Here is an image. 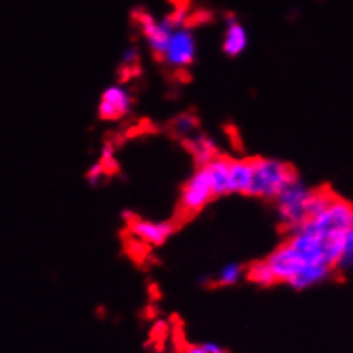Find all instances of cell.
Wrapping results in <instances>:
<instances>
[{
    "mask_svg": "<svg viewBox=\"0 0 353 353\" xmlns=\"http://www.w3.org/2000/svg\"><path fill=\"white\" fill-rule=\"evenodd\" d=\"M194 127H196V118L192 117V114H183L174 123V130L179 135H188V133L193 132Z\"/></svg>",
    "mask_w": 353,
    "mask_h": 353,
    "instance_id": "9a60e30c",
    "label": "cell"
},
{
    "mask_svg": "<svg viewBox=\"0 0 353 353\" xmlns=\"http://www.w3.org/2000/svg\"><path fill=\"white\" fill-rule=\"evenodd\" d=\"M190 149H192L194 159L198 161V164L203 165L208 161L215 157V143L214 140L208 139L205 135H198L194 139L190 140Z\"/></svg>",
    "mask_w": 353,
    "mask_h": 353,
    "instance_id": "8fae6325",
    "label": "cell"
},
{
    "mask_svg": "<svg viewBox=\"0 0 353 353\" xmlns=\"http://www.w3.org/2000/svg\"><path fill=\"white\" fill-rule=\"evenodd\" d=\"M299 179V174L292 165L276 159H253V181L250 196L275 200L290 183Z\"/></svg>",
    "mask_w": 353,
    "mask_h": 353,
    "instance_id": "6da1fadb",
    "label": "cell"
},
{
    "mask_svg": "<svg viewBox=\"0 0 353 353\" xmlns=\"http://www.w3.org/2000/svg\"><path fill=\"white\" fill-rule=\"evenodd\" d=\"M137 21H139V26L143 32L147 45L152 50L154 55L159 57V59L162 52H164L165 45H168L171 32L174 31L176 26H181V21L176 19V17H165V19L157 21L156 17L147 12L140 14Z\"/></svg>",
    "mask_w": 353,
    "mask_h": 353,
    "instance_id": "5b68a950",
    "label": "cell"
},
{
    "mask_svg": "<svg viewBox=\"0 0 353 353\" xmlns=\"http://www.w3.org/2000/svg\"><path fill=\"white\" fill-rule=\"evenodd\" d=\"M244 276V268L237 263H227V265L222 266L219 270V273L215 275V283L217 285H224V287H232L236 283L241 282V279Z\"/></svg>",
    "mask_w": 353,
    "mask_h": 353,
    "instance_id": "4fadbf2b",
    "label": "cell"
},
{
    "mask_svg": "<svg viewBox=\"0 0 353 353\" xmlns=\"http://www.w3.org/2000/svg\"><path fill=\"white\" fill-rule=\"evenodd\" d=\"M201 347H203V350L207 353H225L224 348H222L221 345L214 343V341H207V343H201Z\"/></svg>",
    "mask_w": 353,
    "mask_h": 353,
    "instance_id": "e0dca14e",
    "label": "cell"
},
{
    "mask_svg": "<svg viewBox=\"0 0 353 353\" xmlns=\"http://www.w3.org/2000/svg\"><path fill=\"white\" fill-rule=\"evenodd\" d=\"M132 104V94L127 89L121 88V85H110L101 96L97 113H99L101 120H120L130 113Z\"/></svg>",
    "mask_w": 353,
    "mask_h": 353,
    "instance_id": "8992f818",
    "label": "cell"
},
{
    "mask_svg": "<svg viewBox=\"0 0 353 353\" xmlns=\"http://www.w3.org/2000/svg\"><path fill=\"white\" fill-rule=\"evenodd\" d=\"M350 270H353V224L345 232L341 254L338 258L336 265H334V272L338 273L350 272Z\"/></svg>",
    "mask_w": 353,
    "mask_h": 353,
    "instance_id": "7c38bea8",
    "label": "cell"
},
{
    "mask_svg": "<svg viewBox=\"0 0 353 353\" xmlns=\"http://www.w3.org/2000/svg\"><path fill=\"white\" fill-rule=\"evenodd\" d=\"M185 353H207V352L203 350V347H201V345H192V347L186 348Z\"/></svg>",
    "mask_w": 353,
    "mask_h": 353,
    "instance_id": "d6986e66",
    "label": "cell"
},
{
    "mask_svg": "<svg viewBox=\"0 0 353 353\" xmlns=\"http://www.w3.org/2000/svg\"><path fill=\"white\" fill-rule=\"evenodd\" d=\"M253 181V159L232 161L229 164V190L230 193L248 194Z\"/></svg>",
    "mask_w": 353,
    "mask_h": 353,
    "instance_id": "9c48e42d",
    "label": "cell"
},
{
    "mask_svg": "<svg viewBox=\"0 0 353 353\" xmlns=\"http://www.w3.org/2000/svg\"><path fill=\"white\" fill-rule=\"evenodd\" d=\"M229 164L230 159L227 157L215 156L207 164H203L205 171H207L208 179L212 183V190H214L215 196H224L230 194L229 190Z\"/></svg>",
    "mask_w": 353,
    "mask_h": 353,
    "instance_id": "30bf717a",
    "label": "cell"
},
{
    "mask_svg": "<svg viewBox=\"0 0 353 353\" xmlns=\"http://www.w3.org/2000/svg\"><path fill=\"white\" fill-rule=\"evenodd\" d=\"M248 279L259 287L275 285V280H273L272 272H270L268 266L265 265V261L254 263V265L248 270Z\"/></svg>",
    "mask_w": 353,
    "mask_h": 353,
    "instance_id": "5bb4252c",
    "label": "cell"
},
{
    "mask_svg": "<svg viewBox=\"0 0 353 353\" xmlns=\"http://www.w3.org/2000/svg\"><path fill=\"white\" fill-rule=\"evenodd\" d=\"M311 194L312 190L307 188L299 178L275 198L280 221L289 229L301 225L305 219H309V198H311Z\"/></svg>",
    "mask_w": 353,
    "mask_h": 353,
    "instance_id": "7a4b0ae2",
    "label": "cell"
},
{
    "mask_svg": "<svg viewBox=\"0 0 353 353\" xmlns=\"http://www.w3.org/2000/svg\"><path fill=\"white\" fill-rule=\"evenodd\" d=\"M130 229H132V234L137 239L142 241V243L152 244V246L164 244L174 232V225L171 222L140 221V219L130 222Z\"/></svg>",
    "mask_w": 353,
    "mask_h": 353,
    "instance_id": "52a82bcc",
    "label": "cell"
},
{
    "mask_svg": "<svg viewBox=\"0 0 353 353\" xmlns=\"http://www.w3.org/2000/svg\"><path fill=\"white\" fill-rule=\"evenodd\" d=\"M212 198H215L212 183L208 179L207 171L203 165H200L198 171L193 172L192 178L186 181L181 193V212L185 215H194L210 203Z\"/></svg>",
    "mask_w": 353,
    "mask_h": 353,
    "instance_id": "277c9868",
    "label": "cell"
},
{
    "mask_svg": "<svg viewBox=\"0 0 353 353\" xmlns=\"http://www.w3.org/2000/svg\"><path fill=\"white\" fill-rule=\"evenodd\" d=\"M111 154H113V149H111V145H106L104 147V159H111Z\"/></svg>",
    "mask_w": 353,
    "mask_h": 353,
    "instance_id": "ffe728a7",
    "label": "cell"
},
{
    "mask_svg": "<svg viewBox=\"0 0 353 353\" xmlns=\"http://www.w3.org/2000/svg\"><path fill=\"white\" fill-rule=\"evenodd\" d=\"M137 59H139V52H137L135 48H128L127 52L123 53V62L125 63H128V65L133 63Z\"/></svg>",
    "mask_w": 353,
    "mask_h": 353,
    "instance_id": "ac0fdd59",
    "label": "cell"
},
{
    "mask_svg": "<svg viewBox=\"0 0 353 353\" xmlns=\"http://www.w3.org/2000/svg\"><path fill=\"white\" fill-rule=\"evenodd\" d=\"M194 59H196V39H194V34L183 24L176 26L174 31L169 36L168 45H165L159 60H162L168 67L183 70V68L190 67L194 62Z\"/></svg>",
    "mask_w": 353,
    "mask_h": 353,
    "instance_id": "3957f363",
    "label": "cell"
},
{
    "mask_svg": "<svg viewBox=\"0 0 353 353\" xmlns=\"http://www.w3.org/2000/svg\"><path fill=\"white\" fill-rule=\"evenodd\" d=\"M103 172H104V164L103 162H96V164L92 165L88 172L89 183H91V185H96V183L101 179V176H103Z\"/></svg>",
    "mask_w": 353,
    "mask_h": 353,
    "instance_id": "2e32d148",
    "label": "cell"
},
{
    "mask_svg": "<svg viewBox=\"0 0 353 353\" xmlns=\"http://www.w3.org/2000/svg\"><path fill=\"white\" fill-rule=\"evenodd\" d=\"M248 31L243 24L237 21V17H227L224 41H222V50L227 57H239L244 50L248 48Z\"/></svg>",
    "mask_w": 353,
    "mask_h": 353,
    "instance_id": "ba28073f",
    "label": "cell"
}]
</instances>
